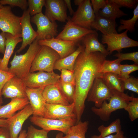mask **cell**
I'll return each instance as SVG.
<instances>
[{
	"label": "cell",
	"mask_w": 138,
	"mask_h": 138,
	"mask_svg": "<svg viewBox=\"0 0 138 138\" xmlns=\"http://www.w3.org/2000/svg\"><path fill=\"white\" fill-rule=\"evenodd\" d=\"M84 51L77 57L73 69L75 82L73 102L77 122L81 121L85 101L107 56L99 52L87 54Z\"/></svg>",
	"instance_id": "1"
},
{
	"label": "cell",
	"mask_w": 138,
	"mask_h": 138,
	"mask_svg": "<svg viewBox=\"0 0 138 138\" xmlns=\"http://www.w3.org/2000/svg\"><path fill=\"white\" fill-rule=\"evenodd\" d=\"M38 41L35 39L29 45L25 53L19 55L15 53L10 62V66L9 68L8 72L23 80L27 76L30 72L33 60L41 47Z\"/></svg>",
	"instance_id": "2"
},
{
	"label": "cell",
	"mask_w": 138,
	"mask_h": 138,
	"mask_svg": "<svg viewBox=\"0 0 138 138\" xmlns=\"http://www.w3.org/2000/svg\"><path fill=\"white\" fill-rule=\"evenodd\" d=\"M134 98L124 92L113 90V95L108 103L105 101L100 107L93 106L91 108V110L102 121H108L112 112L119 109H124L129 102Z\"/></svg>",
	"instance_id": "3"
},
{
	"label": "cell",
	"mask_w": 138,
	"mask_h": 138,
	"mask_svg": "<svg viewBox=\"0 0 138 138\" xmlns=\"http://www.w3.org/2000/svg\"><path fill=\"white\" fill-rule=\"evenodd\" d=\"M60 59L59 54L52 48L47 46H41L33 60L30 72L37 71L53 72L55 62Z\"/></svg>",
	"instance_id": "4"
},
{
	"label": "cell",
	"mask_w": 138,
	"mask_h": 138,
	"mask_svg": "<svg viewBox=\"0 0 138 138\" xmlns=\"http://www.w3.org/2000/svg\"><path fill=\"white\" fill-rule=\"evenodd\" d=\"M29 119L33 124L43 130L49 132L52 130L59 131L65 134L70 128L76 122L75 118L56 119L33 115Z\"/></svg>",
	"instance_id": "5"
},
{
	"label": "cell",
	"mask_w": 138,
	"mask_h": 138,
	"mask_svg": "<svg viewBox=\"0 0 138 138\" xmlns=\"http://www.w3.org/2000/svg\"><path fill=\"white\" fill-rule=\"evenodd\" d=\"M128 31L126 30L120 33H112L107 35L102 34L101 39L103 44H106V49L109 54L114 51L121 52L124 48L138 46V42L129 37L127 34Z\"/></svg>",
	"instance_id": "6"
},
{
	"label": "cell",
	"mask_w": 138,
	"mask_h": 138,
	"mask_svg": "<svg viewBox=\"0 0 138 138\" xmlns=\"http://www.w3.org/2000/svg\"><path fill=\"white\" fill-rule=\"evenodd\" d=\"M21 17L15 15L9 6H3L0 9V29L2 32L14 36L21 34Z\"/></svg>",
	"instance_id": "7"
},
{
	"label": "cell",
	"mask_w": 138,
	"mask_h": 138,
	"mask_svg": "<svg viewBox=\"0 0 138 138\" xmlns=\"http://www.w3.org/2000/svg\"><path fill=\"white\" fill-rule=\"evenodd\" d=\"M31 21L37 27L36 32L38 40L55 38L57 35V25L55 21L52 22L42 13L31 18Z\"/></svg>",
	"instance_id": "8"
},
{
	"label": "cell",
	"mask_w": 138,
	"mask_h": 138,
	"mask_svg": "<svg viewBox=\"0 0 138 138\" xmlns=\"http://www.w3.org/2000/svg\"><path fill=\"white\" fill-rule=\"evenodd\" d=\"M100 74L95 78L87 97V101L94 103V106L97 108L100 107L104 101L109 100L113 92L107 85Z\"/></svg>",
	"instance_id": "9"
},
{
	"label": "cell",
	"mask_w": 138,
	"mask_h": 138,
	"mask_svg": "<svg viewBox=\"0 0 138 138\" xmlns=\"http://www.w3.org/2000/svg\"><path fill=\"white\" fill-rule=\"evenodd\" d=\"M60 79V76L53 71H40L36 73L30 72L23 80L27 87L36 88L45 87L56 84Z\"/></svg>",
	"instance_id": "10"
},
{
	"label": "cell",
	"mask_w": 138,
	"mask_h": 138,
	"mask_svg": "<svg viewBox=\"0 0 138 138\" xmlns=\"http://www.w3.org/2000/svg\"><path fill=\"white\" fill-rule=\"evenodd\" d=\"M96 31L79 26L74 23L68 16L63 30L55 37L56 39L79 42L87 34Z\"/></svg>",
	"instance_id": "11"
},
{
	"label": "cell",
	"mask_w": 138,
	"mask_h": 138,
	"mask_svg": "<svg viewBox=\"0 0 138 138\" xmlns=\"http://www.w3.org/2000/svg\"><path fill=\"white\" fill-rule=\"evenodd\" d=\"M95 17L90 0H84L71 18L74 23L82 27L91 29Z\"/></svg>",
	"instance_id": "12"
},
{
	"label": "cell",
	"mask_w": 138,
	"mask_h": 138,
	"mask_svg": "<svg viewBox=\"0 0 138 138\" xmlns=\"http://www.w3.org/2000/svg\"><path fill=\"white\" fill-rule=\"evenodd\" d=\"M45 15L51 22H64L68 19L66 6L64 0H45Z\"/></svg>",
	"instance_id": "13"
},
{
	"label": "cell",
	"mask_w": 138,
	"mask_h": 138,
	"mask_svg": "<svg viewBox=\"0 0 138 138\" xmlns=\"http://www.w3.org/2000/svg\"><path fill=\"white\" fill-rule=\"evenodd\" d=\"M44 117L56 119H76L74 102L68 106L46 103Z\"/></svg>",
	"instance_id": "14"
},
{
	"label": "cell",
	"mask_w": 138,
	"mask_h": 138,
	"mask_svg": "<svg viewBox=\"0 0 138 138\" xmlns=\"http://www.w3.org/2000/svg\"><path fill=\"white\" fill-rule=\"evenodd\" d=\"M39 45L47 46L56 52L60 59L64 58L73 52L78 42L57 39L55 38L38 41Z\"/></svg>",
	"instance_id": "15"
},
{
	"label": "cell",
	"mask_w": 138,
	"mask_h": 138,
	"mask_svg": "<svg viewBox=\"0 0 138 138\" xmlns=\"http://www.w3.org/2000/svg\"><path fill=\"white\" fill-rule=\"evenodd\" d=\"M26 87L23 80L15 76L5 83L1 95L5 98H26Z\"/></svg>",
	"instance_id": "16"
},
{
	"label": "cell",
	"mask_w": 138,
	"mask_h": 138,
	"mask_svg": "<svg viewBox=\"0 0 138 138\" xmlns=\"http://www.w3.org/2000/svg\"><path fill=\"white\" fill-rule=\"evenodd\" d=\"M33 114V111L30 104L16 113L11 118L7 127L11 138H18L26 120Z\"/></svg>",
	"instance_id": "17"
},
{
	"label": "cell",
	"mask_w": 138,
	"mask_h": 138,
	"mask_svg": "<svg viewBox=\"0 0 138 138\" xmlns=\"http://www.w3.org/2000/svg\"><path fill=\"white\" fill-rule=\"evenodd\" d=\"M30 15L28 9L24 10L21 17L20 24L22 43L16 53H19L28 45H30L36 39L37 34L31 24Z\"/></svg>",
	"instance_id": "18"
},
{
	"label": "cell",
	"mask_w": 138,
	"mask_h": 138,
	"mask_svg": "<svg viewBox=\"0 0 138 138\" xmlns=\"http://www.w3.org/2000/svg\"><path fill=\"white\" fill-rule=\"evenodd\" d=\"M44 88H33L26 87V95L32 109L33 116H44L46 103L42 94Z\"/></svg>",
	"instance_id": "19"
},
{
	"label": "cell",
	"mask_w": 138,
	"mask_h": 138,
	"mask_svg": "<svg viewBox=\"0 0 138 138\" xmlns=\"http://www.w3.org/2000/svg\"><path fill=\"white\" fill-rule=\"evenodd\" d=\"M29 104V101L27 97L11 98L8 103L0 106V118L10 119L17 111L22 109Z\"/></svg>",
	"instance_id": "20"
},
{
	"label": "cell",
	"mask_w": 138,
	"mask_h": 138,
	"mask_svg": "<svg viewBox=\"0 0 138 138\" xmlns=\"http://www.w3.org/2000/svg\"><path fill=\"white\" fill-rule=\"evenodd\" d=\"M6 37L5 49L4 56L0 64V69L8 71V64L11 56L17 44L22 42L21 34L14 36L7 33H5Z\"/></svg>",
	"instance_id": "21"
},
{
	"label": "cell",
	"mask_w": 138,
	"mask_h": 138,
	"mask_svg": "<svg viewBox=\"0 0 138 138\" xmlns=\"http://www.w3.org/2000/svg\"><path fill=\"white\" fill-rule=\"evenodd\" d=\"M42 94L46 103L66 106L71 104L63 95L56 83L45 87Z\"/></svg>",
	"instance_id": "22"
},
{
	"label": "cell",
	"mask_w": 138,
	"mask_h": 138,
	"mask_svg": "<svg viewBox=\"0 0 138 138\" xmlns=\"http://www.w3.org/2000/svg\"><path fill=\"white\" fill-rule=\"evenodd\" d=\"M115 20L98 13L95 15V20L91 25V28L99 31L104 35L117 33L116 29L117 25Z\"/></svg>",
	"instance_id": "23"
},
{
	"label": "cell",
	"mask_w": 138,
	"mask_h": 138,
	"mask_svg": "<svg viewBox=\"0 0 138 138\" xmlns=\"http://www.w3.org/2000/svg\"><path fill=\"white\" fill-rule=\"evenodd\" d=\"M98 37V34L96 31L87 34L82 38L81 41L85 47L84 52L88 54L99 52L108 55L109 53L106 49L105 46L99 41Z\"/></svg>",
	"instance_id": "24"
},
{
	"label": "cell",
	"mask_w": 138,
	"mask_h": 138,
	"mask_svg": "<svg viewBox=\"0 0 138 138\" xmlns=\"http://www.w3.org/2000/svg\"><path fill=\"white\" fill-rule=\"evenodd\" d=\"M76 50L68 56L56 61L55 63L54 70L60 71L65 69L73 71L76 60L79 54L84 50L85 47L83 44L79 43Z\"/></svg>",
	"instance_id": "25"
},
{
	"label": "cell",
	"mask_w": 138,
	"mask_h": 138,
	"mask_svg": "<svg viewBox=\"0 0 138 138\" xmlns=\"http://www.w3.org/2000/svg\"><path fill=\"white\" fill-rule=\"evenodd\" d=\"M98 13L106 17L114 20H116L117 18L128 15L120 10L112 0H106L105 6L103 8L99 10Z\"/></svg>",
	"instance_id": "26"
},
{
	"label": "cell",
	"mask_w": 138,
	"mask_h": 138,
	"mask_svg": "<svg viewBox=\"0 0 138 138\" xmlns=\"http://www.w3.org/2000/svg\"><path fill=\"white\" fill-rule=\"evenodd\" d=\"M105 83L110 89L124 92L123 82L118 75L111 73L100 74Z\"/></svg>",
	"instance_id": "27"
},
{
	"label": "cell",
	"mask_w": 138,
	"mask_h": 138,
	"mask_svg": "<svg viewBox=\"0 0 138 138\" xmlns=\"http://www.w3.org/2000/svg\"><path fill=\"white\" fill-rule=\"evenodd\" d=\"M89 125L88 121H81L70 127L62 138H86Z\"/></svg>",
	"instance_id": "28"
},
{
	"label": "cell",
	"mask_w": 138,
	"mask_h": 138,
	"mask_svg": "<svg viewBox=\"0 0 138 138\" xmlns=\"http://www.w3.org/2000/svg\"><path fill=\"white\" fill-rule=\"evenodd\" d=\"M121 120L120 119L117 118L107 126L103 125L100 126L98 128V130L100 133L99 136L103 137L113 133H117L121 130Z\"/></svg>",
	"instance_id": "29"
},
{
	"label": "cell",
	"mask_w": 138,
	"mask_h": 138,
	"mask_svg": "<svg viewBox=\"0 0 138 138\" xmlns=\"http://www.w3.org/2000/svg\"><path fill=\"white\" fill-rule=\"evenodd\" d=\"M138 19V4L134 8L132 17L128 20L121 19L120 23L121 25L118 27L117 30L120 32L126 29L131 32L135 31V25Z\"/></svg>",
	"instance_id": "30"
},
{
	"label": "cell",
	"mask_w": 138,
	"mask_h": 138,
	"mask_svg": "<svg viewBox=\"0 0 138 138\" xmlns=\"http://www.w3.org/2000/svg\"><path fill=\"white\" fill-rule=\"evenodd\" d=\"M61 91L70 104L73 102L75 85L62 83L59 80L56 83Z\"/></svg>",
	"instance_id": "31"
},
{
	"label": "cell",
	"mask_w": 138,
	"mask_h": 138,
	"mask_svg": "<svg viewBox=\"0 0 138 138\" xmlns=\"http://www.w3.org/2000/svg\"><path fill=\"white\" fill-rule=\"evenodd\" d=\"M121 62L118 59L113 60H106L101 67L99 71L100 74L111 73L119 75L120 74Z\"/></svg>",
	"instance_id": "32"
},
{
	"label": "cell",
	"mask_w": 138,
	"mask_h": 138,
	"mask_svg": "<svg viewBox=\"0 0 138 138\" xmlns=\"http://www.w3.org/2000/svg\"><path fill=\"white\" fill-rule=\"evenodd\" d=\"M45 0H28V10L31 16H33L42 13V8L44 6Z\"/></svg>",
	"instance_id": "33"
},
{
	"label": "cell",
	"mask_w": 138,
	"mask_h": 138,
	"mask_svg": "<svg viewBox=\"0 0 138 138\" xmlns=\"http://www.w3.org/2000/svg\"><path fill=\"white\" fill-rule=\"evenodd\" d=\"M128 113L129 118L133 121L138 118V98L135 97L130 101L124 109Z\"/></svg>",
	"instance_id": "34"
},
{
	"label": "cell",
	"mask_w": 138,
	"mask_h": 138,
	"mask_svg": "<svg viewBox=\"0 0 138 138\" xmlns=\"http://www.w3.org/2000/svg\"><path fill=\"white\" fill-rule=\"evenodd\" d=\"M49 131L37 129L32 125L28 128L25 138H48Z\"/></svg>",
	"instance_id": "35"
},
{
	"label": "cell",
	"mask_w": 138,
	"mask_h": 138,
	"mask_svg": "<svg viewBox=\"0 0 138 138\" xmlns=\"http://www.w3.org/2000/svg\"><path fill=\"white\" fill-rule=\"evenodd\" d=\"M120 69L119 76L122 79H124L129 77L131 73L138 70V65L134 64L132 65L120 64Z\"/></svg>",
	"instance_id": "36"
},
{
	"label": "cell",
	"mask_w": 138,
	"mask_h": 138,
	"mask_svg": "<svg viewBox=\"0 0 138 138\" xmlns=\"http://www.w3.org/2000/svg\"><path fill=\"white\" fill-rule=\"evenodd\" d=\"M123 82L124 90H128L138 94V79L133 76L122 79Z\"/></svg>",
	"instance_id": "37"
},
{
	"label": "cell",
	"mask_w": 138,
	"mask_h": 138,
	"mask_svg": "<svg viewBox=\"0 0 138 138\" xmlns=\"http://www.w3.org/2000/svg\"><path fill=\"white\" fill-rule=\"evenodd\" d=\"M61 74L59 80L62 83L75 85L74 71L63 69L61 71Z\"/></svg>",
	"instance_id": "38"
},
{
	"label": "cell",
	"mask_w": 138,
	"mask_h": 138,
	"mask_svg": "<svg viewBox=\"0 0 138 138\" xmlns=\"http://www.w3.org/2000/svg\"><path fill=\"white\" fill-rule=\"evenodd\" d=\"M113 56L117 57L118 59L121 62L124 60H129L134 61V64L138 65L137 51L127 53H122L119 52L114 55Z\"/></svg>",
	"instance_id": "39"
},
{
	"label": "cell",
	"mask_w": 138,
	"mask_h": 138,
	"mask_svg": "<svg viewBox=\"0 0 138 138\" xmlns=\"http://www.w3.org/2000/svg\"><path fill=\"white\" fill-rule=\"evenodd\" d=\"M0 3L2 5L7 4L10 7H18L24 10H26L28 6L26 0H0Z\"/></svg>",
	"instance_id": "40"
},
{
	"label": "cell",
	"mask_w": 138,
	"mask_h": 138,
	"mask_svg": "<svg viewBox=\"0 0 138 138\" xmlns=\"http://www.w3.org/2000/svg\"><path fill=\"white\" fill-rule=\"evenodd\" d=\"M120 8L122 7L135 8L138 4L137 0H112Z\"/></svg>",
	"instance_id": "41"
},
{
	"label": "cell",
	"mask_w": 138,
	"mask_h": 138,
	"mask_svg": "<svg viewBox=\"0 0 138 138\" xmlns=\"http://www.w3.org/2000/svg\"><path fill=\"white\" fill-rule=\"evenodd\" d=\"M14 76L12 73L0 69V97H2V90L5 83Z\"/></svg>",
	"instance_id": "42"
},
{
	"label": "cell",
	"mask_w": 138,
	"mask_h": 138,
	"mask_svg": "<svg viewBox=\"0 0 138 138\" xmlns=\"http://www.w3.org/2000/svg\"><path fill=\"white\" fill-rule=\"evenodd\" d=\"M91 4L95 14L97 15L100 9L103 8L106 5V0H91Z\"/></svg>",
	"instance_id": "43"
},
{
	"label": "cell",
	"mask_w": 138,
	"mask_h": 138,
	"mask_svg": "<svg viewBox=\"0 0 138 138\" xmlns=\"http://www.w3.org/2000/svg\"><path fill=\"white\" fill-rule=\"evenodd\" d=\"M124 132L121 130L115 135L111 134L107 136L101 137L99 135H94L92 136L90 138H122L124 136Z\"/></svg>",
	"instance_id": "44"
},
{
	"label": "cell",
	"mask_w": 138,
	"mask_h": 138,
	"mask_svg": "<svg viewBox=\"0 0 138 138\" xmlns=\"http://www.w3.org/2000/svg\"><path fill=\"white\" fill-rule=\"evenodd\" d=\"M6 40L5 33L2 32L0 33V53H4Z\"/></svg>",
	"instance_id": "45"
},
{
	"label": "cell",
	"mask_w": 138,
	"mask_h": 138,
	"mask_svg": "<svg viewBox=\"0 0 138 138\" xmlns=\"http://www.w3.org/2000/svg\"><path fill=\"white\" fill-rule=\"evenodd\" d=\"M0 138H11L7 127H0Z\"/></svg>",
	"instance_id": "46"
},
{
	"label": "cell",
	"mask_w": 138,
	"mask_h": 138,
	"mask_svg": "<svg viewBox=\"0 0 138 138\" xmlns=\"http://www.w3.org/2000/svg\"><path fill=\"white\" fill-rule=\"evenodd\" d=\"M64 1L68 9L70 15H73L74 12L72 7L71 1L70 0H64Z\"/></svg>",
	"instance_id": "47"
},
{
	"label": "cell",
	"mask_w": 138,
	"mask_h": 138,
	"mask_svg": "<svg viewBox=\"0 0 138 138\" xmlns=\"http://www.w3.org/2000/svg\"><path fill=\"white\" fill-rule=\"evenodd\" d=\"M9 122L10 120L9 119H4L0 118V127H7Z\"/></svg>",
	"instance_id": "48"
},
{
	"label": "cell",
	"mask_w": 138,
	"mask_h": 138,
	"mask_svg": "<svg viewBox=\"0 0 138 138\" xmlns=\"http://www.w3.org/2000/svg\"><path fill=\"white\" fill-rule=\"evenodd\" d=\"M27 133V131L25 130H21L20 133L18 138H25Z\"/></svg>",
	"instance_id": "49"
},
{
	"label": "cell",
	"mask_w": 138,
	"mask_h": 138,
	"mask_svg": "<svg viewBox=\"0 0 138 138\" xmlns=\"http://www.w3.org/2000/svg\"><path fill=\"white\" fill-rule=\"evenodd\" d=\"M84 0H74V3L75 5L79 6L83 2Z\"/></svg>",
	"instance_id": "50"
},
{
	"label": "cell",
	"mask_w": 138,
	"mask_h": 138,
	"mask_svg": "<svg viewBox=\"0 0 138 138\" xmlns=\"http://www.w3.org/2000/svg\"><path fill=\"white\" fill-rule=\"evenodd\" d=\"M64 134L61 132L58 133L56 135L55 138H62Z\"/></svg>",
	"instance_id": "51"
},
{
	"label": "cell",
	"mask_w": 138,
	"mask_h": 138,
	"mask_svg": "<svg viewBox=\"0 0 138 138\" xmlns=\"http://www.w3.org/2000/svg\"><path fill=\"white\" fill-rule=\"evenodd\" d=\"M3 103V99L2 97H0V106Z\"/></svg>",
	"instance_id": "52"
},
{
	"label": "cell",
	"mask_w": 138,
	"mask_h": 138,
	"mask_svg": "<svg viewBox=\"0 0 138 138\" xmlns=\"http://www.w3.org/2000/svg\"><path fill=\"white\" fill-rule=\"evenodd\" d=\"M3 6L0 3V9Z\"/></svg>",
	"instance_id": "53"
},
{
	"label": "cell",
	"mask_w": 138,
	"mask_h": 138,
	"mask_svg": "<svg viewBox=\"0 0 138 138\" xmlns=\"http://www.w3.org/2000/svg\"><path fill=\"white\" fill-rule=\"evenodd\" d=\"M2 59L0 58V64L2 61Z\"/></svg>",
	"instance_id": "54"
},
{
	"label": "cell",
	"mask_w": 138,
	"mask_h": 138,
	"mask_svg": "<svg viewBox=\"0 0 138 138\" xmlns=\"http://www.w3.org/2000/svg\"><path fill=\"white\" fill-rule=\"evenodd\" d=\"M122 138H128L125 137L124 136H123Z\"/></svg>",
	"instance_id": "55"
}]
</instances>
